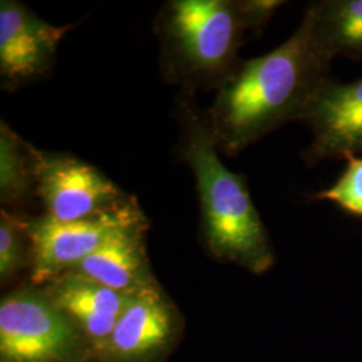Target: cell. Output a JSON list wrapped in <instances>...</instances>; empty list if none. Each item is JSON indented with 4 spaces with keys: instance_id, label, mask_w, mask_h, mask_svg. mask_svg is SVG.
Masks as SVG:
<instances>
[{
    "instance_id": "cell-2",
    "label": "cell",
    "mask_w": 362,
    "mask_h": 362,
    "mask_svg": "<svg viewBox=\"0 0 362 362\" xmlns=\"http://www.w3.org/2000/svg\"><path fill=\"white\" fill-rule=\"evenodd\" d=\"M180 157L192 169L202 211V235L215 258L263 274L275 258L246 179L226 168L207 115L185 95L179 101Z\"/></svg>"
},
{
    "instance_id": "cell-10",
    "label": "cell",
    "mask_w": 362,
    "mask_h": 362,
    "mask_svg": "<svg viewBox=\"0 0 362 362\" xmlns=\"http://www.w3.org/2000/svg\"><path fill=\"white\" fill-rule=\"evenodd\" d=\"M42 291L76 324L95 358L104 351L118 317L130 297L100 285L76 272H67L45 284Z\"/></svg>"
},
{
    "instance_id": "cell-1",
    "label": "cell",
    "mask_w": 362,
    "mask_h": 362,
    "mask_svg": "<svg viewBox=\"0 0 362 362\" xmlns=\"http://www.w3.org/2000/svg\"><path fill=\"white\" fill-rule=\"evenodd\" d=\"M332 58L315 38L309 13L272 52L240 62L207 113L218 149L233 156L272 130L302 121L329 79Z\"/></svg>"
},
{
    "instance_id": "cell-14",
    "label": "cell",
    "mask_w": 362,
    "mask_h": 362,
    "mask_svg": "<svg viewBox=\"0 0 362 362\" xmlns=\"http://www.w3.org/2000/svg\"><path fill=\"white\" fill-rule=\"evenodd\" d=\"M27 245L30 239L26 220L3 209L0 214V278L1 284L11 279L26 264Z\"/></svg>"
},
{
    "instance_id": "cell-12",
    "label": "cell",
    "mask_w": 362,
    "mask_h": 362,
    "mask_svg": "<svg viewBox=\"0 0 362 362\" xmlns=\"http://www.w3.org/2000/svg\"><path fill=\"white\" fill-rule=\"evenodd\" d=\"M306 13L315 38L332 59L362 58V0H320L310 3Z\"/></svg>"
},
{
    "instance_id": "cell-7",
    "label": "cell",
    "mask_w": 362,
    "mask_h": 362,
    "mask_svg": "<svg viewBox=\"0 0 362 362\" xmlns=\"http://www.w3.org/2000/svg\"><path fill=\"white\" fill-rule=\"evenodd\" d=\"M71 26H52L25 4L0 3V76L3 86L15 89L46 76L59 42Z\"/></svg>"
},
{
    "instance_id": "cell-9",
    "label": "cell",
    "mask_w": 362,
    "mask_h": 362,
    "mask_svg": "<svg viewBox=\"0 0 362 362\" xmlns=\"http://www.w3.org/2000/svg\"><path fill=\"white\" fill-rule=\"evenodd\" d=\"M179 330L176 308L160 286L132 296L115 330L101 362H149L167 350Z\"/></svg>"
},
{
    "instance_id": "cell-5",
    "label": "cell",
    "mask_w": 362,
    "mask_h": 362,
    "mask_svg": "<svg viewBox=\"0 0 362 362\" xmlns=\"http://www.w3.org/2000/svg\"><path fill=\"white\" fill-rule=\"evenodd\" d=\"M146 219L136 200L90 219L59 221L49 216L26 220L31 245V281L45 285L73 270L124 227Z\"/></svg>"
},
{
    "instance_id": "cell-11",
    "label": "cell",
    "mask_w": 362,
    "mask_h": 362,
    "mask_svg": "<svg viewBox=\"0 0 362 362\" xmlns=\"http://www.w3.org/2000/svg\"><path fill=\"white\" fill-rule=\"evenodd\" d=\"M145 233L146 219L121 228L70 272L127 296L155 287L157 282L146 257Z\"/></svg>"
},
{
    "instance_id": "cell-3",
    "label": "cell",
    "mask_w": 362,
    "mask_h": 362,
    "mask_svg": "<svg viewBox=\"0 0 362 362\" xmlns=\"http://www.w3.org/2000/svg\"><path fill=\"white\" fill-rule=\"evenodd\" d=\"M247 28L239 0H172L158 13L161 69L185 94L219 89L239 66Z\"/></svg>"
},
{
    "instance_id": "cell-6",
    "label": "cell",
    "mask_w": 362,
    "mask_h": 362,
    "mask_svg": "<svg viewBox=\"0 0 362 362\" xmlns=\"http://www.w3.org/2000/svg\"><path fill=\"white\" fill-rule=\"evenodd\" d=\"M37 196L46 216L90 219L128 204L129 197L101 170L73 156L37 153Z\"/></svg>"
},
{
    "instance_id": "cell-4",
    "label": "cell",
    "mask_w": 362,
    "mask_h": 362,
    "mask_svg": "<svg viewBox=\"0 0 362 362\" xmlns=\"http://www.w3.org/2000/svg\"><path fill=\"white\" fill-rule=\"evenodd\" d=\"M90 345L42 290L13 291L0 303V362H88Z\"/></svg>"
},
{
    "instance_id": "cell-8",
    "label": "cell",
    "mask_w": 362,
    "mask_h": 362,
    "mask_svg": "<svg viewBox=\"0 0 362 362\" xmlns=\"http://www.w3.org/2000/svg\"><path fill=\"white\" fill-rule=\"evenodd\" d=\"M302 121L313 132V141L303 153L306 163L362 153V78L349 83L329 78Z\"/></svg>"
},
{
    "instance_id": "cell-15",
    "label": "cell",
    "mask_w": 362,
    "mask_h": 362,
    "mask_svg": "<svg viewBox=\"0 0 362 362\" xmlns=\"http://www.w3.org/2000/svg\"><path fill=\"white\" fill-rule=\"evenodd\" d=\"M346 161V169L336 184L315 194V199L336 203L344 211L362 216V158L348 156Z\"/></svg>"
},
{
    "instance_id": "cell-13",
    "label": "cell",
    "mask_w": 362,
    "mask_h": 362,
    "mask_svg": "<svg viewBox=\"0 0 362 362\" xmlns=\"http://www.w3.org/2000/svg\"><path fill=\"white\" fill-rule=\"evenodd\" d=\"M37 153L4 122L0 125V199L6 206H23L37 194Z\"/></svg>"
},
{
    "instance_id": "cell-16",
    "label": "cell",
    "mask_w": 362,
    "mask_h": 362,
    "mask_svg": "<svg viewBox=\"0 0 362 362\" xmlns=\"http://www.w3.org/2000/svg\"><path fill=\"white\" fill-rule=\"evenodd\" d=\"M281 0H239V7L247 30L264 26L274 13L284 6Z\"/></svg>"
}]
</instances>
